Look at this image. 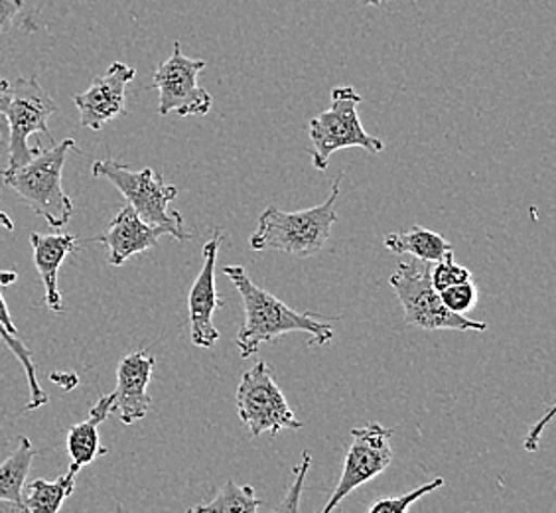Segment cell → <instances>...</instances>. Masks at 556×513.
Masks as SVG:
<instances>
[{
  "instance_id": "6da1fadb",
  "label": "cell",
  "mask_w": 556,
  "mask_h": 513,
  "mask_svg": "<svg viewBox=\"0 0 556 513\" xmlns=\"http://www.w3.org/2000/svg\"><path fill=\"white\" fill-rule=\"evenodd\" d=\"M224 273L236 285L245 304V322L237 331L236 340L241 358L255 355L263 343L275 342L290 331L308 334L312 346L321 348L332 342V322L338 318L321 316L318 312L292 311L275 295L257 287L241 265H227Z\"/></svg>"
},
{
  "instance_id": "7a4b0ae2",
  "label": "cell",
  "mask_w": 556,
  "mask_h": 513,
  "mask_svg": "<svg viewBox=\"0 0 556 513\" xmlns=\"http://www.w3.org/2000/svg\"><path fill=\"white\" fill-rule=\"evenodd\" d=\"M345 174L332 184V192L326 202L300 212H282L268 205L258 215L257 232L251 236L253 251H282L289 255L312 256L324 249L338 222V196Z\"/></svg>"
},
{
  "instance_id": "3957f363",
  "label": "cell",
  "mask_w": 556,
  "mask_h": 513,
  "mask_svg": "<svg viewBox=\"0 0 556 513\" xmlns=\"http://www.w3.org/2000/svg\"><path fill=\"white\" fill-rule=\"evenodd\" d=\"M72 150H77L74 139L54 142L52 149L46 150L38 142L34 145L30 161L16 171L0 174L4 186L18 193L34 214L43 217L54 229L67 225L74 215V202L62 186L65 159Z\"/></svg>"
},
{
  "instance_id": "277c9868",
  "label": "cell",
  "mask_w": 556,
  "mask_h": 513,
  "mask_svg": "<svg viewBox=\"0 0 556 513\" xmlns=\"http://www.w3.org/2000/svg\"><path fill=\"white\" fill-rule=\"evenodd\" d=\"M96 178H105L127 198L130 208L137 212L142 222L150 225H161L168 236L178 241H190L192 234L186 229L180 212H170L168 205L178 196L176 186H168L162 180L159 172L152 168L130 171L123 162L97 161L91 166Z\"/></svg>"
},
{
  "instance_id": "5b68a950",
  "label": "cell",
  "mask_w": 556,
  "mask_h": 513,
  "mask_svg": "<svg viewBox=\"0 0 556 513\" xmlns=\"http://www.w3.org/2000/svg\"><path fill=\"white\" fill-rule=\"evenodd\" d=\"M58 111L54 99L46 93L36 77H18L7 91L0 93V113L9 123V164L2 171H16L30 161L33 149L28 140L33 135H46L54 145L55 139L48 121Z\"/></svg>"
},
{
  "instance_id": "8992f818",
  "label": "cell",
  "mask_w": 556,
  "mask_h": 513,
  "mask_svg": "<svg viewBox=\"0 0 556 513\" xmlns=\"http://www.w3.org/2000/svg\"><path fill=\"white\" fill-rule=\"evenodd\" d=\"M432 261L413 259L399 263L389 283L396 299L405 309V324L422 330H488L485 322L471 321L466 314H456L444 306L439 290L430 280Z\"/></svg>"
},
{
  "instance_id": "52a82bcc",
  "label": "cell",
  "mask_w": 556,
  "mask_h": 513,
  "mask_svg": "<svg viewBox=\"0 0 556 513\" xmlns=\"http://www.w3.org/2000/svg\"><path fill=\"white\" fill-rule=\"evenodd\" d=\"M332 105L328 111L312 118L308 130L312 140V164L316 171H326L333 152L343 149L367 150L377 154L386 149V142L375 139L362 125L357 108L362 96L352 86L333 87Z\"/></svg>"
},
{
  "instance_id": "ba28073f",
  "label": "cell",
  "mask_w": 556,
  "mask_h": 513,
  "mask_svg": "<svg viewBox=\"0 0 556 513\" xmlns=\"http://www.w3.org/2000/svg\"><path fill=\"white\" fill-rule=\"evenodd\" d=\"M239 418L245 423L251 435L263 433L278 435L280 430H300L304 427L282 396L267 362H257L237 387L236 396Z\"/></svg>"
},
{
  "instance_id": "9c48e42d",
  "label": "cell",
  "mask_w": 556,
  "mask_h": 513,
  "mask_svg": "<svg viewBox=\"0 0 556 513\" xmlns=\"http://www.w3.org/2000/svg\"><path fill=\"white\" fill-rule=\"evenodd\" d=\"M204 60H192L182 54V43H174L172 55L159 65L152 79V89H159V115L178 113L180 117H204L214 105V97L198 84L204 72Z\"/></svg>"
},
{
  "instance_id": "30bf717a",
  "label": "cell",
  "mask_w": 556,
  "mask_h": 513,
  "mask_svg": "<svg viewBox=\"0 0 556 513\" xmlns=\"http://www.w3.org/2000/svg\"><path fill=\"white\" fill-rule=\"evenodd\" d=\"M393 430L379 423H369L365 427L353 428L352 445L343 462L342 478L333 490L330 502L324 513H330L359 486L377 478L393 462Z\"/></svg>"
},
{
  "instance_id": "8fae6325",
  "label": "cell",
  "mask_w": 556,
  "mask_h": 513,
  "mask_svg": "<svg viewBox=\"0 0 556 513\" xmlns=\"http://www.w3.org/2000/svg\"><path fill=\"white\" fill-rule=\"evenodd\" d=\"M135 67L115 62L109 65L108 74L97 77L87 91L74 96L81 125L91 130H101L108 123L123 115L127 86L135 79Z\"/></svg>"
},
{
  "instance_id": "7c38bea8",
  "label": "cell",
  "mask_w": 556,
  "mask_h": 513,
  "mask_svg": "<svg viewBox=\"0 0 556 513\" xmlns=\"http://www.w3.org/2000/svg\"><path fill=\"white\" fill-rule=\"evenodd\" d=\"M222 232L215 229L214 237L204 246V267L195 278L188 297L190 326H192V343L198 348H214L219 340V331L215 328L214 314L222 309V299L217 297L215 287V261L222 246Z\"/></svg>"
},
{
  "instance_id": "4fadbf2b",
  "label": "cell",
  "mask_w": 556,
  "mask_h": 513,
  "mask_svg": "<svg viewBox=\"0 0 556 513\" xmlns=\"http://www.w3.org/2000/svg\"><path fill=\"white\" fill-rule=\"evenodd\" d=\"M154 365L156 360L149 352H132L118 362L113 411H117L123 425H132L149 415V384Z\"/></svg>"
},
{
  "instance_id": "5bb4252c",
  "label": "cell",
  "mask_w": 556,
  "mask_h": 513,
  "mask_svg": "<svg viewBox=\"0 0 556 513\" xmlns=\"http://www.w3.org/2000/svg\"><path fill=\"white\" fill-rule=\"evenodd\" d=\"M162 236H168L164 227L142 222L130 205H125L113 217L108 232L97 237V241L108 247L109 265L121 267L130 256L154 249Z\"/></svg>"
},
{
  "instance_id": "9a60e30c",
  "label": "cell",
  "mask_w": 556,
  "mask_h": 513,
  "mask_svg": "<svg viewBox=\"0 0 556 513\" xmlns=\"http://www.w3.org/2000/svg\"><path fill=\"white\" fill-rule=\"evenodd\" d=\"M30 246L34 249V265L42 278L43 302L50 311L62 312L64 300L58 289V275L65 256L77 249V237L70 234H30Z\"/></svg>"
},
{
  "instance_id": "2e32d148",
  "label": "cell",
  "mask_w": 556,
  "mask_h": 513,
  "mask_svg": "<svg viewBox=\"0 0 556 513\" xmlns=\"http://www.w3.org/2000/svg\"><path fill=\"white\" fill-rule=\"evenodd\" d=\"M113 405H115L113 393L101 397L96 405L91 406L89 417L84 423H77V425L70 428V433H67V452H70V459H72V464H70L72 471L79 472L87 464L96 462L99 456L108 454L109 450L99 440V427L113 413Z\"/></svg>"
},
{
  "instance_id": "e0dca14e",
  "label": "cell",
  "mask_w": 556,
  "mask_h": 513,
  "mask_svg": "<svg viewBox=\"0 0 556 513\" xmlns=\"http://www.w3.org/2000/svg\"><path fill=\"white\" fill-rule=\"evenodd\" d=\"M34 447L28 437H18L11 456L0 462V503H9L12 510H24V486L30 474Z\"/></svg>"
},
{
  "instance_id": "ac0fdd59",
  "label": "cell",
  "mask_w": 556,
  "mask_h": 513,
  "mask_svg": "<svg viewBox=\"0 0 556 513\" xmlns=\"http://www.w3.org/2000/svg\"><path fill=\"white\" fill-rule=\"evenodd\" d=\"M386 247L389 251H393L395 255L417 256L420 261H439L440 256L448 251H454V247L446 237L440 236L432 229L415 225L408 232L403 234H389L386 237Z\"/></svg>"
},
{
  "instance_id": "d6986e66",
  "label": "cell",
  "mask_w": 556,
  "mask_h": 513,
  "mask_svg": "<svg viewBox=\"0 0 556 513\" xmlns=\"http://www.w3.org/2000/svg\"><path fill=\"white\" fill-rule=\"evenodd\" d=\"M77 472H65L54 481L38 480L28 484V493L24 498V510L28 513H55L62 510L65 500L74 493Z\"/></svg>"
},
{
  "instance_id": "ffe728a7",
  "label": "cell",
  "mask_w": 556,
  "mask_h": 513,
  "mask_svg": "<svg viewBox=\"0 0 556 513\" xmlns=\"http://www.w3.org/2000/svg\"><path fill=\"white\" fill-rule=\"evenodd\" d=\"M261 508L253 486H239L236 480H227L214 500L190 508V513H255Z\"/></svg>"
},
{
  "instance_id": "44dd1931",
  "label": "cell",
  "mask_w": 556,
  "mask_h": 513,
  "mask_svg": "<svg viewBox=\"0 0 556 513\" xmlns=\"http://www.w3.org/2000/svg\"><path fill=\"white\" fill-rule=\"evenodd\" d=\"M430 280H432V287L440 292V290L448 289L452 285H460V283L473 280V277H471L468 268L462 267V265L456 263L454 251H448V253L440 256L439 261L432 263Z\"/></svg>"
},
{
  "instance_id": "7402d4cb",
  "label": "cell",
  "mask_w": 556,
  "mask_h": 513,
  "mask_svg": "<svg viewBox=\"0 0 556 513\" xmlns=\"http://www.w3.org/2000/svg\"><path fill=\"white\" fill-rule=\"evenodd\" d=\"M444 486V478H434L432 481H427L422 486L415 488L413 492L399 496V498H383L379 502H375L369 512L371 513H403L407 512L413 503L418 502L420 498H425L427 493H432Z\"/></svg>"
},
{
  "instance_id": "603a6c76",
  "label": "cell",
  "mask_w": 556,
  "mask_h": 513,
  "mask_svg": "<svg viewBox=\"0 0 556 513\" xmlns=\"http://www.w3.org/2000/svg\"><path fill=\"white\" fill-rule=\"evenodd\" d=\"M440 299L448 311L466 314L473 309V304L478 300V290H476L473 280H468V283L452 285L448 289L440 290Z\"/></svg>"
},
{
  "instance_id": "cb8c5ba5",
  "label": "cell",
  "mask_w": 556,
  "mask_h": 513,
  "mask_svg": "<svg viewBox=\"0 0 556 513\" xmlns=\"http://www.w3.org/2000/svg\"><path fill=\"white\" fill-rule=\"evenodd\" d=\"M312 456L311 452H304L302 460H300L299 466L294 468V481L290 486L289 492L285 496V500L277 505V512H299L300 510V498H302V488H304V480H306V474L311 471Z\"/></svg>"
},
{
  "instance_id": "d4e9b609",
  "label": "cell",
  "mask_w": 556,
  "mask_h": 513,
  "mask_svg": "<svg viewBox=\"0 0 556 513\" xmlns=\"http://www.w3.org/2000/svg\"><path fill=\"white\" fill-rule=\"evenodd\" d=\"M22 9L24 0H0V34L11 30Z\"/></svg>"
},
{
  "instance_id": "484cf974",
  "label": "cell",
  "mask_w": 556,
  "mask_h": 513,
  "mask_svg": "<svg viewBox=\"0 0 556 513\" xmlns=\"http://www.w3.org/2000/svg\"><path fill=\"white\" fill-rule=\"evenodd\" d=\"M551 417H553V409L548 411V415H546L545 418H543V423H539L533 430H531V437L529 439L525 440V447L529 450H535L536 449V439H539V430H543V427H545L546 423L551 421Z\"/></svg>"
},
{
  "instance_id": "4316f807",
  "label": "cell",
  "mask_w": 556,
  "mask_h": 513,
  "mask_svg": "<svg viewBox=\"0 0 556 513\" xmlns=\"http://www.w3.org/2000/svg\"><path fill=\"white\" fill-rule=\"evenodd\" d=\"M9 86H11V84H9L7 79H2V77H0V93H2V91H7ZM7 139H9V123H7V117L0 113V142H4Z\"/></svg>"
},
{
  "instance_id": "83f0119b",
  "label": "cell",
  "mask_w": 556,
  "mask_h": 513,
  "mask_svg": "<svg viewBox=\"0 0 556 513\" xmlns=\"http://www.w3.org/2000/svg\"><path fill=\"white\" fill-rule=\"evenodd\" d=\"M0 227H4L7 232H14V222L11 220V215L0 210Z\"/></svg>"
},
{
  "instance_id": "f1b7e54d",
  "label": "cell",
  "mask_w": 556,
  "mask_h": 513,
  "mask_svg": "<svg viewBox=\"0 0 556 513\" xmlns=\"http://www.w3.org/2000/svg\"><path fill=\"white\" fill-rule=\"evenodd\" d=\"M362 2L367 7H383L386 4V0H362Z\"/></svg>"
}]
</instances>
